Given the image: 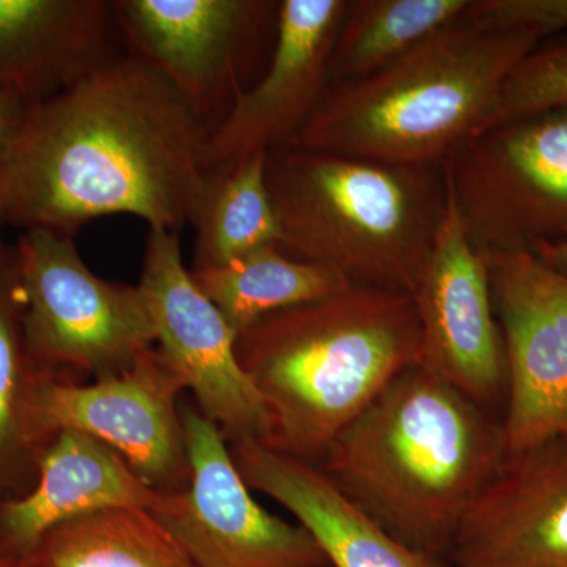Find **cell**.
<instances>
[{
  "mask_svg": "<svg viewBox=\"0 0 567 567\" xmlns=\"http://www.w3.org/2000/svg\"><path fill=\"white\" fill-rule=\"evenodd\" d=\"M210 134L163 74L125 52L29 104L0 158V215L70 237L111 215L181 234L207 177Z\"/></svg>",
  "mask_w": 567,
  "mask_h": 567,
  "instance_id": "6da1fadb",
  "label": "cell"
},
{
  "mask_svg": "<svg viewBox=\"0 0 567 567\" xmlns=\"http://www.w3.org/2000/svg\"><path fill=\"white\" fill-rule=\"evenodd\" d=\"M0 567H20V563H18V558L0 551Z\"/></svg>",
  "mask_w": 567,
  "mask_h": 567,
  "instance_id": "83f0119b",
  "label": "cell"
},
{
  "mask_svg": "<svg viewBox=\"0 0 567 567\" xmlns=\"http://www.w3.org/2000/svg\"><path fill=\"white\" fill-rule=\"evenodd\" d=\"M235 350L270 420L265 446L317 465L395 377L421 365L423 339L410 295L350 286L264 317Z\"/></svg>",
  "mask_w": 567,
  "mask_h": 567,
  "instance_id": "3957f363",
  "label": "cell"
},
{
  "mask_svg": "<svg viewBox=\"0 0 567 567\" xmlns=\"http://www.w3.org/2000/svg\"><path fill=\"white\" fill-rule=\"evenodd\" d=\"M349 0H282L274 52L259 81L237 96L207 145V173L257 152L295 147L330 85L331 52Z\"/></svg>",
  "mask_w": 567,
  "mask_h": 567,
  "instance_id": "5bb4252c",
  "label": "cell"
},
{
  "mask_svg": "<svg viewBox=\"0 0 567 567\" xmlns=\"http://www.w3.org/2000/svg\"><path fill=\"white\" fill-rule=\"evenodd\" d=\"M506 456L503 417L415 365L336 436L317 466L377 527L447 561L462 520Z\"/></svg>",
  "mask_w": 567,
  "mask_h": 567,
  "instance_id": "7a4b0ae2",
  "label": "cell"
},
{
  "mask_svg": "<svg viewBox=\"0 0 567 567\" xmlns=\"http://www.w3.org/2000/svg\"><path fill=\"white\" fill-rule=\"evenodd\" d=\"M167 368L192 391L197 409L218 424L227 442L267 443L270 420L237 358V333L185 267L181 234L152 227L140 282Z\"/></svg>",
  "mask_w": 567,
  "mask_h": 567,
  "instance_id": "ba28073f",
  "label": "cell"
},
{
  "mask_svg": "<svg viewBox=\"0 0 567 567\" xmlns=\"http://www.w3.org/2000/svg\"><path fill=\"white\" fill-rule=\"evenodd\" d=\"M43 380L25 342L14 245L0 238V481L20 453L43 451L32 424L33 395Z\"/></svg>",
  "mask_w": 567,
  "mask_h": 567,
  "instance_id": "603a6c76",
  "label": "cell"
},
{
  "mask_svg": "<svg viewBox=\"0 0 567 567\" xmlns=\"http://www.w3.org/2000/svg\"><path fill=\"white\" fill-rule=\"evenodd\" d=\"M37 466L35 487L0 505V547L18 559L71 518L111 507L155 513L164 498L117 451L82 432H58Z\"/></svg>",
  "mask_w": 567,
  "mask_h": 567,
  "instance_id": "e0dca14e",
  "label": "cell"
},
{
  "mask_svg": "<svg viewBox=\"0 0 567 567\" xmlns=\"http://www.w3.org/2000/svg\"><path fill=\"white\" fill-rule=\"evenodd\" d=\"M192 226L196 230L192 270L223 267L262 246H279L281 230L267 185V153H252L208 171Z\"/></svg>",
  "mask_w": 567,
  "mask_h": 567,
  "instance_id": "d6986e66",
  "label": "cell"
},
{
  "mask_svg": "<svg viewBox=\"0 0 567 567\" xmlns=\"http://www.w3.org/2000/svg\"><path fill=\"white\" fill-rule=\"evenodd\" d=\"M14 252L25 342L47 379L92 382L126 371L155 349L140 287L93 274L73 237L22 230Z\"/></svg>",
  "mask_w": 567,
  "mask_h": 567,
  "instance_id": "8992f818",
  "label": "cell"
},
{
  "mask_svg": "<svg viewBox=\"0 0 567 567\" xmlns=\"http://www.w3.org/2000/svg\"><path fill=\"white\" fill-rule=\"evenodd\" d=\"M539 44L462 17L363 80L328 85L295 147L443 166L481 132L507 76Z\"/></svg>",
  "mask_w": 567,
  "mask_h": 567,
  "instance_id": "277c9868",
  "label": "cell"
},
{
  "mask_svg": "<svg viewBox=\"0 0 567 567\" xmlns=\"http://www.w3.org/2000/svg\"><path fill=\"white\" fill-rule=\"evenodd\" d=\"M505 344L506 453L567 436V276L532 254H483Z\"/></svg>",
  "mask_w": 567,
  "mask_h": 567,
  "instance_id": "7c38bea8",
  "label": "cell"
},
{
  "mask_svg": "<svg viewBox=\"0 0 567 567\" xmlns=\"http://www.w3.org/2000/svg\"><path fill=\"white\" fill-rule=\"evenodd\" d=\"M112 2L0 0V85L50 99L125 54Z\"/></svg>",
  "mask_w": 567,
  "mask_h": 567,
  "instance_id": "2e32d148",
  "label": "cell"
},
{
  "mask_svg": "<svg viewBox=\"0 0 567 567\" xmlns=\"http://www.w3.org/2000/svg\"><path fill=\"white\" fill-rule=\"evenodd\" d=\"M472 0H349L331 52L330 85L363 80L461 20Z\"/></svg>",
  "mask_w": 567,
  "mask_h": 567,
  "instance_id": "7402d4cb",
  "label": "cell"
},
{
  "mask_svg": "<svg viewBox=\"0 0 567 567\" xmlns=\"http://www.w3.org/2000/svg\"><path fill=\"white\" fill-rule=\"evenodd\" d=\"M481 254H532L567 238V104L477 134L445 164Z\"/></svg>",
  "mask_w": 567,
  "mask_h": 567,
  "instance_id": "52a82bcc",
  "label": "cell"
},
{
  "mask_svg": "<svg viewBox=\"0 0 567 567\" xmlns=\"http://www.w3.org/2000/svg\"><path fill=\"white\" fill-rule=\"evenodd\" d=\"M230 456L251 491L289 511L322 547L330 567H451L404 546L363 516L309 462L256 440L229 442Z\"/></svg>",
  "mask_w": 567,
  "mask_h": 567,
  "instance_id": "ac0fdd59",
  "label": "cell"
},
{
  "mask_svg": "<svg viewBox=\"0 0 567 567\" xmlns=\"http://www.w3.org/2000/svg\"><path fill=\"white\" fill-rule=\"evenodd\" d=\"M544 264L567 276V238L557 245L547 246L536 254Z\"/></svg>",
  "mask_w": 567,
  "mask_h": 567,
  "instance_id": "4316f807",
  "label": "cell"
},
{
  "mask_svg": "<svg viewBox=\"0 0 567 567\" xmlns=\"http://www.w3.org/2000/svg\"><path fill=\"white\" fill-rule=\"evenodd\" d=\"M20 567H197L152 513L111 507L52 528Z\"/></svg>",
  "mask_w": 567,
  "mask_h": 567,
  "instance_id": "44dd1931",
  "label": "cell"
},
{
  "mask_svg": "<svg viewBox=\"0 0 567 567\" xmlns=\"http://www.w3.org/2000/svg\"><path fill=\"white\" fill-rule=\"evenodd\" d=\"M125 50L163 74L210 130L246 91V63L278 20L264 0H112Z\"/></svg>",
  "mask_w": 567,
  "mask_h": 567,
  "instance_id": "8fae6325",
  "label": "cell"
},
{
  "mask_svg": "<svg viewBox=\"0 0 567 567\" xmlns=\"http://www.w3.org/2000/svg\"><path fill=\"white\" fill-rule=\"evenodd\" d=\"M465 18L537 41L567 31V0H472Z\"/></svg>",
  "mask_w": 567,
  "mask_h": 567,
  "instance_id": "d4e9b609",
  "label": "cell"
},
{
  "mask_svg": "<svg viewBox=\"0 0 567 567\" xmlns=\"http://www.w3.org/2000/svg\"><path fill=\"white\" fill-rule=\"evenodd\" d=\"M192 276L237 338L264 317L324 300L350 287L333 271L295 259L278 245L254 249L223 267L192 270Z\"/></svg>",
  "mask_w": 567,
  "mask_h": 567,
  "instance_id": "ffe728a7",
  "label": "cell"
},
{
  "mask_svg": "<svg viewBox=\"0 0 567 567\" xmlns=\"http://www.w3.org/2000/svg\"><path fill=\"white\" fill-rule=\"evenodd\" d=\"M3 227H6V223H3L2 215H0V233H2ZM0 238H2V235H0Z\"/></svg>",
  "mask_w": 567,
  "mask_h": 567,
  "instance_id": "f1b7e54d",
  "label": "cell"
},
{
  "mask_svg": "<svg viewBox=\"0 0 567 567\" xmlns=\"http://www.w3.org/2000/svg\"><path fill=\"white\" fill-rule=\"evenodd\" d=\"M279 248L354 287L412 297L447 203L443 166H402L303 147L267 153Z\"/></svg>",
  "mask_w": 567,
  "mask_h": 567,
  "instance_id": "5b68a950",
  "label": "cell"
},
{
  "mask_svg": "<svg viewBox=\"0 0 567 567\" xmlns=\"http://www.w3.org/2000/svg\"><path fill=\"white\" fill-rule=\"evenodd\" d=\"M566 104L567 39L547 47L539 44L518 62L503 84L494 110L477 134Z\"/></svg>",
  "mask_w": 567,
  "mask_h": 567,
  "instance_id": "cb8c5ba5",
  "label": "cell"
},
{
  "mask_svg": "<svg viewBox=\"0 0 567 567\" xmlns=\"http://www.w3.org/2000/svg\"><path fill=\"white\" fill-rule=\"evenodd\" d=\"M192 480L164 494L153 516L197 567H330L322 547L298 522L264 509L238 473L229 442L197 406L182 402Z\"/></svg>",
  "mask_w": 567,
  "mask_h": 567,
  "instance_id": "9c48e42d",
  "label": "cell"
},
{
  "mask_svg": "<svg viewBox=\"0 0 567 567\" xmlns=\"http://www.w3.org/2000/svg\"><path fill=\"white\" fill-rule=\"evenodd\" d=\"M183 391L155 347L118 374L87 383L43 380L33 395V431L44 446L66 429L91 435L117 451L148 486L175 494L192 480Z\"/></svg>",
  "mask_w": 567,
  "mask_h": 567,
  "instance_id": "30bf717a",
  "label": "cell"
},
{
  "mask_svg": "<svg viewBox=\"0 0 567 567\" xmlns=\"http://www.w3.org/2000/svg\"><path fill=\"white\" fill-rule=\"evenodd\" d=\"M28 106L18 93L0 85V158L17 136Z\"/></svg>",
  "mask_w": 567,
  "mask_h": 567,
  "instance_id": "484cf974",
  "label": "cell"
},
{
  "mask_svg": "<svg viewBox=\"0 0 567 567\" xmlns=\"http://www.w3.org/2000/svg\"><path fill=\"white\" fill-rule=\"evenodd\" d=\"M412 300L423 339L421 368L503 417L506 353L486 259L470 241L450 188Z\"/></svg>",
  "mask_w": 567,
  "mask_h": 567,
  "instance_id": "4fadbf2b",
  "label": "cell"
},
{
  "mask_svg": "<svg viewBox=\"0 0 567 567\" xmlns=\"http://www.w3.org/2000/svg\"><path fill=\"white\" fill-rule=\"evenodd\" d=\"M451 567H567V436L507 454L454 539Z\"/></svg>",
  "mask_w": 567,
  "mask_h": 567,
  "instance_id": "9a60e30c",
  "label": "cell"
}]
</instances>
